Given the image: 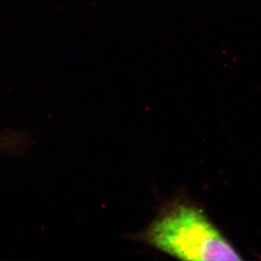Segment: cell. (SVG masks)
Instances as JSON below:
<instances>
[{"label":"cell","instance_id":"6da1fadb","mask_svg":"<svg viewBox=\"0 0 261 261\" xmlns=\"http://www.w3.org/2000/svg\"><path fill=\"white\" fill-rule=\"evenodd\" d=\"M141 242L182 260H241L229 240L200 207L189 200L163 206L139 234Z\"/></svg>","mask_w":261,"mask_h":261}]
</instances>
